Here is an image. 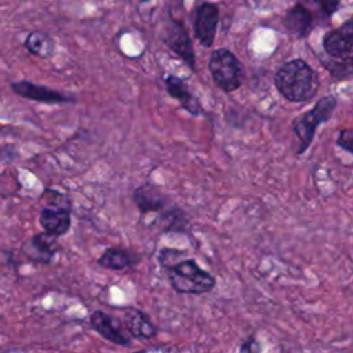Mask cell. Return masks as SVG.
<instances>
[{"label":"cell","mask_w":353,"mask_h":353,"mask_svg":"<svg viewBox=\"0 0 353 353\" xmlns=\"http://www.w3.org/2000/svg\"><path fill=\"white\" fill-rule=\"evenodd\" d=\"M25 47L29 50V52L40 58H50L55 52V41L52 40V37L39 30L28 34L25 40Z\"/></svg>","instance_id":"16"},{"label":"cell","mask_w":353,"mask_h":353,"mask_svg":"<svg viewBox=\"0 0 353 353\" xmlns=\"http://www.w3.org/2000/svg\"><path fill=\"white\" fill-rule=\"evenodd\" d=\"M338 32L341 33L342 39L345 40L346 46L350 48V51L353 52V17L350 19H347L346 22H343L339 28Z\"/></svg>","instance_id":"19"},{"label":"cell","mask_w":353,"mask_h":353,"mask_svg":"<svg viewBox=\"0 0 353 353\" xmlns=\"http://www.w3.org/2000/svg\"><path fill=\"white\" fill-rule=\"evenodd\" d=\"M165 88L168 95L176 99L188 113H190L192 116H197L201 113L199 101L196 99L194 95L190 94L186 83L182 79L175 76H168L165 79Z\"/></svg>","instance_id":"15"},{"label":"cell","mask_w":353,"mask_h":353,"mask_svg":"<svg viewBox=\"0 0 353 353\" xmlns=\"http://www.w3.org/2000/svg\"><path fill=\"white\" fill-rule=\"evenodd\" d=\"M11 88L15 94H18L22 98L36 101V102H46V103H65V102H73L74 98L69 97L58 90H52L47 85L34 84L28 80L17 81L11 84Z\"/></svg>","instance_id":"7"},{"label":"cell","mask_w":353,"mask_h":353,"mask_svg":"<svg viewBox=\"0 0 353 353\" xmlns=\"http://www.w3.org/2000/svg\"><path fill=\"white\" fill-rule=\"evenodd\" d=\"M159 222L163 232H178V233H183L189 223L185 212L175 207L164 210L159 218Z\"/></svg>","instance_id":"17"},{"label":"cell","mask_w":353,"mask_h":353,"mask_svg":"<svg viewBox=\"0 0 353 353\" xmlns=\"http://www.w3.org/2000/svg\"><path fill=\"white\" fill-rule=\"evenodd\" d=\"M132 200L142 214L160 212L168 205V199L157 188L152 185H142L132 193Z\"/></svg>","instance_id":"13"},{"label":"cell","mask_w":353,"mask_h":353,"mask_svg":"<svg viewBox=\"0 0 353 353\" xmlns=\"http://www.w3.org/2000/svg\"><path fill=\"white\" fill-rule=\"evenodd\" d=\"M123 323L127 332L135 339H152L157 335V328L149 316L138 307H127L124 310Z\"/></svg>","instance_id":"11"},{"label":"cell","mask_w":353,"mask_h":353,"mask_svg":"<svg viewBox=\"0 0 353 353\" xmlns=\"http://www.w3.org/2000/svg\"><path fill=\"white\" fill-rule=\"evenodd\" d=\"M90 325L97 334H99L103 339H106L110 343H114L117 346L131 345L130 336L124 334V331L120 328L116 320L102 310H94L91 313Z\"/></svg>","instance_id":"9"},{"label":"cell","mask_w":353,"mask_h":353,"mask_svg":"<svg viewBox=\"0 0 353 353\" xmlns=\"http://www.w3.org/2000/svg\"><path fill=\"white\" fill-rule=\"evenodd\" d=\"M58 250L57 237L46 232L32 236L22 247L23 254L36 263H51Z\"/></svg>","instance_id":"8"},{"label":"cell","mask_w":353,"mask_h":353,"mask_svg":"<svg viewBox=\"0 0 353 353\" xmlns=\"http://www.w3.org/2000/svg\"><path fill=\"white\" fill-rule=\"evenodd\" d=\"M219 21V10L214 3H203L196 11L194 34L204 47H211Z\"/></svg>","instance_id":"6"},{"label":"cell","mask_w":353,"mask_h":353,"mask_svg":"<svg viewBox=\"0 0 353 353\" xmlns=\"http://www.w3.org/2000/svg\"><path fill=\"white\" fill-rule=\"evenodd\" d=\"M283 25L291 34L305 39L313 29V14L307 7L295 4L283 17Z\"/></svg>","instance_id":"12"},{"label":"cell","mask_w":353,"mask_h":353,"mask_svg":"<svg viewBox=\"0 0 353 353\" xmlns=\"http://www.w3.org/2000/svg\"><path fill=\"white\" fill-rule=\"evenodd\" d=\"M336 143H338L342 149H345V150L353 153V128H345V130H342V131L339 132V135H338Z\"/></svg>","instance_id":"20"},{"label":"cell","mask_w":353,"mask_h":353,"mask_svg":"<svg viewBox=\"0 0 353 353\" xmlns=\"http://www.w3.org/2000/svg\"><path fill=\"white\" fill-rule=\"evenodd\" d=\"M215 84L225 92L237 90L244 79V68L233 52L226 48L215 50L208 62Z\"/></svg>","instance_id":"4"},{"label":"cell","mask_w":353,"mask_h":353,"mask_svg":"<svg viewBox=\"0 0 353 353\" xmlns=\"http://www.w3.org/2000/svg\"><path fill=\"white\" fill-rule=\"evenodd\" d=\"M163 41L165 46L176 54L190 69H196V61H194V51L193 46L189 37V33L182 22L175 21L171 18L168 26L165 28V32L163 34Z\"/></svg>","instance_id":"5"},{"label":"cell","mask_w":353,"mask_h":353,"mask_svg":"<svg viewBox=\"0 0 353 353\" xmlns=\"http://www.w3.org/2000/svg\"><path fill=\"white\" fill-rule=\"evenodd\" d=\"M141 1H148V0H141Z\"/></svg>","instance_id":"22"},{"label":"cell","mask_w":353,"mask_h":353,"mask_svg":"<svg viewBox=\"0 0 353 353\" xmlns=\"http://www.w3.org/2000/svg\"><path fill=\"white\" fill-rule=\"evenodd\" d=\"M319 76L303 59H292L281 65L274 74L279 92L290 102H306L319 90Z\"/></svg>","instance_id":"1"},{"label":"cell","mask_w":353,"mask_h":353,"mask_svg":"<svg viewBox=\"0 0 353 353\" xmlns=\"http://www.w3.org/2000/svg\"><path fill=\"white\" fill-rule=\"evenodd\" d=\"M163 269L167 273L171 287L179 294L201 295L214 290L216 284L215 277L200 268L192 258H181Z\"/></svg>","instance_id":"2"},{"label":"cell","mask_w":353,"mask_h":353,"mask_svg":"<svg viewBox=\"0 0 353 353\" xmlns=\"http://www.w3.org/2000/svg\"><path fill=\"white\" fill-rule=\"evenodd\" d=\"M239 353H261V343H259V341L254 335H250L239 346Z\"/></svg>","instance_id":"21"},{"label":"cell","mask_w":353,"mask_h":353,"mask_svg":"<svg viewBox=\"0 0 353 353\" xmlns=\"http://www.w3.org/2000/svg\"><path fill=\"white\" fill-rule=\"evenodd\" d=\"M310 1L319 8V11L324 17L330 18L338 10L341 0H310Z\"/></svg>","instance_id":"18"},{"label":"cell","mask_w":353,"mask_h":353,"mask_svg":"<svg viewBox=\"0 0 353 353\" xmlns=\"http://www.w3.org/2000/svg\"><path fill=\"white\" fill-rule=\"evenodd\" d=\"M43 230L54 237H61L70 229V210L69 207H44L39 216Z\"/></svg>","instance_id":"10"},{"label":"cell","mask_w":353,"mask_h":353,"mask_svg":"<svg viewBox=\"0 0 353 353\" xmlns=\"http://www.w3.org/2000/svg\"><path fill=\"white\" fill-rule=\"evenodd\" d=\"M139 261L141 256L130 250L120 247H109L101 254V256L97 259V263L105 269L123 270L135 266Z\"/></svg>","instance_id":"14"},{"label":"cell","mask_w":353,"mask_h":353,"mask_svg":"<svg viewBox=\"0 0 353 353\" xmlns=\"http://www.w3.org/2000/svg\"><path fill=\"white\" fill-rule=\"evenodd\" d=\"M336 103L338 101L334 95L323 97L316 102L314 108H312L309 112L292 120V130L299 139L298 153H302L307 149V146L313 141L316 128L321 123H325L327 120H330L331 114L336 108Z\"/></svg>","instance_id":"3"}]
</instances>
